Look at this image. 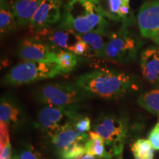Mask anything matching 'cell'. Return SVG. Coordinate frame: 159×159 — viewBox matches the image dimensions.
Wrapping results in <instances>:
<instances>
[{"mask_svg": "<svg viewBox=\"0 0 159 159\" xmlns=\"http://www.w3.org/2000/svg\"><path fill=\"white\" fill-rule=\"evenodd\" d=\"M12 156V147L11 143H9L7 146L1 151V158L10 159Z\"/></svg>", "mask_w": 159, "mask_h": 159, "instance_id": "f546056e", "label": "cell"}, {"mask_svg": "<svg viewBox=\"0 0 159 159\" xmlns=\"http://www.w3.org/2000/svg\"><path fill=\"white\" fill-rule=\"evenodd\" d=\"M88 52L89 46L81 38V39L75 45L72 52H74L77 56H86Z\"/></svg>", "mask_w": 159, "mask_h": 159, "instance_id": "83f0119b", "label": "cell"}, {"mask_svg": "<svg viewBox=\"0 0 159 159\" xmlns=\"http://www.w3.org/2000/svg\"><path fill=\"white\" fill-rule=\"evenodd\" d=\"M153 148L150 142L147 139H138L132 147L136 159H153Z\"/></svg>", "mask_w": 159, "mask_h": 159, "instance_id": "7402d4cb", "label": "cell"}, {"mask_svg": "<svg viewBox=\"0 0 159 159\" xmlns=\"http://www.w3.org/2000/svg\"><path fill=\"white\" fill-rule=\"evenodd\" d=\"M18 27L15 17L11 10V5L5 0L1 1L0 8V31L1 34L11 33Z\"/></svg>", "mask_w": 159, "mask_h": 159, "instance_id": "ac0fdd59", "label": "cell"}, {"mask_svg": "<svg viewBox=\"0 0 159 159\" xmlns=\"http://www.w3.org/2000/svg\"><path fill=\"white\" fill-rule=\"evenodd\" d=\"M57 63L62 75L69 74L76 67L78 63V57L71 51L59 50L57 52Z\"/></svg>", "mask_w": 159, "mask_h": 159, "instance_id": "ffe728a7", "label": "cell"}, {"mask_svg": "<svg viewBox=\"0 0 159 159\" xmlns=\"http://www.w3.org/2000/svg\"><path fill=\"white\" fill-rule=\"evenodd\" d=\"M73 125L75 128L80 134H86L87 132H90L91 120L88 116L80 115L75 119Z\"/></svg>", "mask_w": 159, "mask_h": 159, "instance_id": "cb8c5ba5", "label": "cell"}, {"mask_svg": "<svg viewBox=\"0 0 159 159\" xmlns=\"http://www.w3.org/2000/svg\"><path fill=\"white\" fill-rule=\"evenodd\" d=\"M96 5L105 18L120 21L119 10L122 5V0H99Z\"/></svg>", "mask_w": 159, "mask_h": 159, "instance_id": "44dd1931", "label": "cell"}, {"mask_svg": "<svg viewBox=\"0 0 159 159\" xmlns=\"http://www.w3.org/2000/svg\"><path fill=\"white\" fill-rule=\"evenodd\" d=\"M78 159H102V158H99V157H97V156H94V155H91L89 153H85L84 156H83L81 158H80Z\"/></svg>", "mask_w": 159, "mask_h": 159, "instance_id": "4dcf8cb0", "label": "cell"}, {"mask_svg": "<svg viewBox=\"0 0 159 159\" xmlns=\"http://www.w3.org/2000/svg\"><path fill=\"white\" fill-rule=\"evenodd\" d=\"M148 140L150 142L154 150H159V122L150 132Z\"/></svg>", "mask_w": 159, "mask_h": 159, "instance_id": "f1b7e54d", "label": "cell"}, {"mask_svg": "<svg viewBox=\"0 0 159 159\" xmlns=\"http://www.w3.org/2000/svg\"><path fill=\"white\" fill-rule=\"evenodd\" d=\"M61 0H43L29 25L34 32L48 28L62 19Z\"/></svg>", "mask_w": 159, "mask_h": 159, "instance_id": "8fae6325", "label": "cell"}, {"mask_svg": "<svg viewBox=\"0 0 159 159\" xmlns=\"http://www.w3.org/2000/svg\"><path fill=\"white\" fill-rule=\"evenodd\" d=\"M21 112L19 107L11 99L2 97L0 104V120L14 127L21 121Z\"/></svg>", "mask_w": 159, "mask_h": 159, "instance_id": "2e32d148", "label": "cell"}, {"mask_svg": "<svg viewBox=\"0 0 159 159\" xmlns=\"http://www.w3.org/2000/svg\"><path fill=\"white\" fill-rule=\"evenodd\" d=\"M18 55L24 61L57 62V52L40 38L33 35L20 43Z\"/></svg>", "mask_w": 159, "mask_h": 159, "instance_id": "9c48e42d", "label": "cell"}, {"mask_svg": "<svg viewBox=\"0 0 159 159\" xmlns=\"http://www.w3.org/2000/svg\"><path fill=\"white\" fill-rule=\"evenodd\" d=\"M138 103L151 114L159 115V89H153L140 95Z\"/></svg>", "mask_w": 159, "mask_h": 159, "instance_id": "d6986e66", "label": "cell"}, {"mask_svg": "<svg viewBox=\"0 0 159 159\" xmlns=\"http://www.w3.org/2000/svg\"><path fill=\"white\" fill-rule=\"evenodd\" d=\"M129 2H130V0H122V2H127V3H129Z\"/></svg>", "mask_w": 159, "mask_h": 159, "instance_id": "836d02e7", "label": "cell"}, {"mask_svg": "<svg viewBox=\"0 0 159 159\" xmlns=\"http://www.w3.org/2000/svg\"><path fill=\"white\" fill-rule=\"evenodd\" d=\"M10 159H19V156H18V155H14V156H12L11 158Z\"/></svg>", "mask_w": 159, "mask_h": 159, "instance_id": "1f68e13d", "label": "cell"}, {"mask_svg": "<svg viewBox=\"0 0 159 159\" xmlns=\"http://www.w3.org/2000/svg\"><path fill=\"white\" fill-rule=\"evenodd\" d=\"M0 123V150L2 151L10 143L9 125L2 121H1Z\"/></svg>", "mask_w": 159, "mask_h": 159, "instance_id": "4316f807", "label": "cell"}, {"mask_svg": "<svg viewBox=\"0 0 159 159\" xmlns=\"http://www.w3.org/2000/svg\"><path fill=\"white\" fill-rule=\"evenodd\" d=\"M85 142H76L58 152L61 159H78L86 153Z\"/></svg>", "mask_w": 159, "mask_h": 159, "instance_id": "603a6c76", "label": "cell"}, {"mask_svg": "<svg viewBox=\"0 0 159 159\" xmlns=\"http://www.w3.org/2000/svg\"><path fill=\"white\" fill-rule=\"evenodd\" d=\"M143 76L150 84L159 87V47H150L141 53Z\"/></svg>", "mask_w": 159, "mask_h": 159, "instance_id": "7c38bea8", "label": "cell"}, {"mask_svg": "<svg viewBox=\"0 0 159 159\" xmlns=\"http://www.w3.org/2000/svg\"><path fill=\"white\" fill-rule=\"evenodd\" d=\"M75 84L87 96L118 99L136 89L131 75L122 71L100 69L80 75Z\"/></svg>", "mask_w": 159, "mask_h": 159, "instance_id": "6da1fadb", "label": "cell"}, {"mask_svg": "<svg viewBox=\"0 0 159 159\" xmlns=\"http://www.w3.org/2000/svg\"><path fill=\"white\" fill-rule=\"evenodd\" d=\"M138 25L142 36L159 45V0L149 1L139 9Z\"/></svg>", "mask_w": 159, "mask_h": 159, "instance_id": "30bf717a", "label": "cell"}, {"mask_svg": "<svg viewBox=\"0 0 159 159\" xmlns=\"http://www.w3.org/2000/svg\"><path fill=\"white\" fill-rule=\"evenodd\" d=\"M127 27L123 25L119 30L111 33L105 49V58L119 63H127L136 58L142 43Z\"/></svg>", "mask_w": 159, "mask_h": 159, "instance_id": "277c9868", "label": "cell"}, {"mask_svg": "<svg viewBox=\"0 0 159 159\" xmlns=\"http://www.w3.org/2000/svg\"><path fill=\"white\" fill-rule=\"evenodd\" d=\"M61 75L57 62L24 61L10 69L4 77L3 83L9 85H21Z\"/></svg>", "mask_w": 159, "mask_h": 159, "instance_id": "7a4b0ae2", "label": "cell"}, {"mask_svg": "<svg viewBox=\"0 0 159 159\" xmlns=\"http://www.w3.org/2000/svg\"><path fill=\"white\" fill-rule=\"evenodd\" d=\"M91 1L95 3V4H97L99 1V0H91Z\"/></svg>", "mask_w": 159, "mask_h": 159, "instance_id": "d6a6232c", "label": "cell"}, {"mask_svg": "<svg viewBox=\"0 0 159 159\" xmlns=\"http://www.w3.org/2000/svg\"><path fill=\"white\" fill-rule=\"evenodd\" d=\"M1 159H4V158H1Z\"/></svg>", "mask_w": 159, "mask_h": 159, "instance_id": "8d00e7d4", "label": "cell"}, {"mask_svg": "<svg viewBox=\"0 0 159 159\" xmlns=\"http://www.w3.org/2000/svg\"><path fill=\"white\" fill-rule=\"evenodd\" d=\"M80 115L77 110L47 105L39 111L37 117L38 127L52 136L69 123H74Z\"/></svg>", "mask_w": 159, "mask_h": 159, "instance_id": "8992f818", "label": "cell"}, {"mask_svg": "<svg viewBox=\"0 0 159 159\" xmlns=\"http://www.w3.org/2000/svg\"><path fill=\"white\" fill-rule=\"evenodd\" d=\"M86 153L94 155L102 159H111V155L105 148V140L95 131L89 133V139L85 143Z\"/></svg>", "mask_w": 159, "mask_h": 159, "instance_id": "e0dca14e", "label": "cell"}, {"mask_svg": "<svg viewBox=\"0 0 159 159\" xmlns=\"http://www.w3.org/2000/svg\"><path fill=\"white\" fill-rule=\"evenodd\" d=\"M50 138L52 143L59 152L76 142H86L89 134H80L75 128L73 123L71 122L65 125Z\"/></svg>", "mask_w": 159, "mask_h": 159, "instance_id": "4fadbf2b", "label": "cell"}, {"mask_svg": "<svg viewBox=\"0 0 159 159\" xmlns=\"http://www.w3.org/2000/svg\"><path fill=\"white\" fill-rule=\"evenodd\" d=\"M19 159H42V157L34 147L27 145L20 152Z\"/></svg>", "mask_w": 159, "mask_h": 159, "instance_id": "484cf974", "label": "cell"}, {"mask_svg": "<svg viewBox=\"0 0 159 159\" xmlns=\"http://www.w3.org/2000/svg\"><path fill=\"white\" fill-rule=\"evenodd\" d=\"M119 159H122V158H119Z\"/></svg>", "mask_w": 159, "mask_h": 159, "instance_id": "d590c367", "label": "cell"}, {"mask_svg": "<svg viewBox=\"0 0 159 159\" xmlns=\"http://www.w3.org/2000/svg\"><path fill=\"white\" fill-rule=\"evenodd\" d=\"M35 36L45 41L54 50L72 52L81 36L69 26L61 21L57 25L35 32Z\"/></svg>", "mask_w": 159, "mask_h": 159, "instance_id": "52a82bcc", "label": "cell"}, {"mask_svg": "<svg viewBox=\"0 0 159 159\" xmlns=\"http://www.w3.org/2000/svg\"><path fill=\"white\" fill-rule=\"evenodd\" d=\"M91 0H70L63 10L61 21L80 35L92 31L89 21V7Z\"/></svg>", "mask_w": 159, "mask_h": 159, "instance_id": "ba28073f", "label": "cell"}, {"mask_svg": "<svg viewBox=\"0 0 159 159\" xmlns=\"http://www.w3.org/2000/svg\"><path fill=\"white\" fill-rule=\"evenodd\" d=\"M43 0H15L11 10L18 27L28 25Z\"/></svg>", "mask_w": 159, "mask_h": 159, "instance_id": "5bb4252c", "label": "cell"}, {"mask_svg": "<svg viewBox=\"0 0 159 159\" xmlns=\"http://www.w3.org/2000/svg\"><path fill=\"white\" fill-rule=\"evenodd\" d=\"M80 36L89 46L86 57H105V49L111 39V33L91 31Z\"/></svg>", "mask_w": 159, "mask_h": 159, "instance_id": "9a60e30c", "label": "cell"}, {"mask_svg": "<svg viewBox=\"0 0 159 159\" xmlns=\"http://www.w3.org/2000/svg\"><path fill=\"white\" fill-rule=\"evenodd\" d=\"M94 130L104 139L112 156H121L127 135V125L123 119L114 115H102L95 122Z\"/></svg>", "mask_w": 159, "mask_h": 159, "instance_id": "5b68a950", "label": "cell"}, {"mask_svg": "<svg viewBox=\"0 0 159 159\" xmlns=\"http://www.w3.org/2000/svg\"><path fill=\"white\" fill-rule=\"evenodd\" d=\"M88 97L75 84L48 83L38 89L35 97L39 102L77 110L80 103Z\"/></svg>", "mask_w": 159, "mask_h": 159, "instance_id": "3957f363", "label": "cell"}, {"mask_svg": "<svg viewBox=\"0 0 159 159\" xmlns=\"http://www.w3.org/2000/svg\"><path fill=\"white\" fill-rule=\"evenodd\" d=\"M1 1H4V0H1Z\"/></svg>", "mask_w": 159, "mask_h": 159, "instance_id": "e575fe53", "label": "cell"}, {"mask_svg": "<svg viewBox=\"0 0 159 159\" xmlns=\"http://www.w3.org/2000/svg\"><path fill=\"white\" fill-rule=\"evenodd\" d=\"M119 17H120V21H122L123 25L128 26L129 24L133 23L134 16L132 14V11L130 10L129 3L122 2V5L119 10Z\"/></svg>", "mask_w": 159, "mask_h": 159, "instance_id": "d4e9b609", "label": "cell"}]
</instances>
